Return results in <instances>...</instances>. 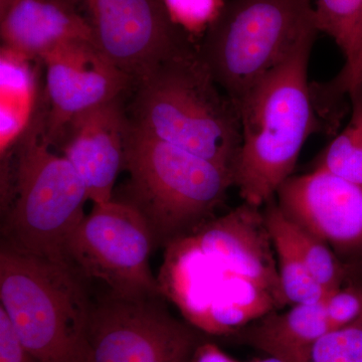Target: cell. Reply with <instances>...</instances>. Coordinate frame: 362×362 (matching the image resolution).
Masks as SVG:
<instances>
[{
    "label": "cell",
    "mask_w": 362,
    "mask_h": 362,
    "mask_svg": "<svg viewBox=\"0 0 362 362\" xmlns=\"http://www.w3.org/2000/svg\"><path fill=\"white\" fill-rule=\"evenodd\" d=\"M169 18L188 35H204L226 0H162Z\"/></svg>",
    "instance_id": "22"
},
{
    "label": "cell",
    "mask_w": 362,
    "mask_h": 362,
    "mask_svg": "<svg viewBox=\"0 0 362 362\" xmlns=\"http://www.w3.org/2000/svg\"><path fill=\"white\" fill-rule=\"evenodd\" d=\"M161 298L94 299L86 334V362H192L197 328L171 315Z\"/></svg>",
    "instance_id": "8"
},
{
    "label": "cell",
    "mask_w": 362,
    "mask_h": 362,
    "mask_svg": "<svg viewBox=\"0 0 362 362\" xmlns=\"http://www.w3.org/2000/svg\"><path fill=\"white\" fill-rule=\"evenodd\" d=\"M0 362H40L16 337L6 312L0 308Z\"/></svg>",
    "instance_id": "24"
},
{
    "label": "cell",
    "mask_w": 362,
    "mask_h": 362,
    "mask_svg": "<svg viewBox=\"0 0 362 362\" xmlns=\"http://www.w3.org/2000/svg\"><path fill=\"white\" fill-rule=\"evenodd\" d=\"M325 307L334 330L362 323V279L349 280L325 298Z\"/></svg>",
    "instance_id": "23"
},
{
    "label": "cell",
    "mask_w": 362,
    "mask_h": 362,
    "mask_svg": "<svg viewBox=\"0 0 362 362\" xmlns=\"http://www.w3.org/2000/svg\"><path fill=\"white\" fill-rule=\"evenodd\" d=\"M246 362H289V361H286V359L282 358V357L269 356V357H266V358L254 359V361H246Z\"/></svg>",
    "instance_id": "27"
},
{
    "label": "cell",
    "mask_w": 362,
    "mask_h": 362,
    "mask_svg": "<svg viewBox=\"0 0 362 362\" xmlns=\"http://www.w3.org/2000/svg\"><path fill=\"white\" fill-rule=\"evenodd\" d=\"M0 35L1 45L39 61L65 42H93L87 21L66 0H0Z\"/></svg>",
    "instance_id": "14"
},
{
    "label": "cell",
    "mask_w": 362,
    "mask_h": 362,
    "mask_svg": "<svg viewBox=\"0 0 362 362\" xmlns=\"http://www.w3.org/2000/svg\"><path fill=\"white\" fill-rule=\"evenodd\" d=\"M188 237L202 252L289 305L262 207L244 202L225 216L206 221Z\"/></svg>",
    "instance_id": "13"
},
{
    "label": "cell",
    "mask_w": 362,
    "mask_h": 362,
    "mask_svg": "<svg viewBox=\"0 0 362 362\" xmlns=\"http://www.w3.org/2000/svg\"><path fill=\"white\" fill-rule=\"evenodd\" d=\"M130 126L127 108L119 98L74 117L52 146L77 171L93 204L113 199Z\"/></svg>",
    "instance_id": "12"
},
{
    "label": "cell",
    "mask_w": 362,
    "mask_h": 362,
    "mask_svg": "<svg viewBox=\"0 0 362 362\" xmlns=\"http://www.w3.org/2000/svg\"><path fill=\"white\" fill-rule=\"evenodd\" d=\"M153 235L134 207L112 199L94 204L64 252L65 265L87 282L99 281L109 293L130 299L164 297L150 268Z\"/></svg>",
    "instance_id": "7"
},
{
    "label": "cell",
    "mask_w": 362,
    "mask_h": 362,
    "mask_svg": "<svg viewBox=\"0 0 362 362\" xmlns=\"http://www.w3.org/2000/svg\"><path fill=\"white\" fill-rule=\"evenodd\" d=\"M82 7L93 44L134 85L163 62L192 47L162 0H66Z\"/></svg>",
    "instance_id": "9"
},
{
    "label": "cell",
    "mask_w": 362,
    "mask_h": 362,
    "mask_svg": "<svg viewBox=\"0 0 362 362\" xmlns=\"http://www.w3.org/2000/svg\"><path fill=\"white\" fill-rule=\"evenodd\" d=\"M316 35L307 37L259 78L235 104L242 145L233 170L244 202L263 207L291 177L307 138L318 131L308 83V62Z\"/></svg>",
    "instance_id": "1"
},
{
    "label": "cell",
    "mask_w": 362,
    "mask_h": 362,
    "mask_svg": "<svg viewBox=\"0 0 362 362\" xmlns=\"http://www.w3.org/2000/svg\"><path fill=\"white\" fill-rule=\"evenodd\" d=\"M359 89H362V42L356 58L345 64L341 73L330 83L328 92L331 99H334L335 96L345 93L350 95Z\"/></svg>",
    "instance_id": "25"
},
{
    "label": "cell",
    "mask_w": 362,
    "mask_h": 362,
    "mask_svg": "<svg viewBox=\"0 0 362 362\" xmlns=\"http://www.w3.org/2000/svg\"><path fill=\"white\" fill-rule=\"evenodd\" d=\"M124 170L128 178L113 199L146 221L156 247L188 237L226 201L232 171L152 137L131 122Z\"/></svg>",
    "instance_id": "4"
},
{
    "label": "cell",
    "mask_w": 362,
    "mask_h": 362,
    "mask_svg": "<svg viewBox=\"0 0 362 362\" xmlns=\"http://www.w3.org/2000/svg\"><path fill=\"white\" fill-rule=\"evenodd\" d=\"M359 266V265H358ZM359 268H361V276H362V262L361 263V266H359ZM362 279V278H361Z\"/></svg>",
    "instance_id": "28"
},
{
    "label": "cell",
    "mask_w": 362,
    "mask_h": 362,
    "mask_svg": "<svg viewBox=\"0 0 362 362\" xmlns=\"http://www.w3.org/2000/svg\"><path fill=\"white\" fill-rule=\"evenodd\" d=\"M45 139L54 146L74 117L123 98L134 81L114 65L89 40H71L45 54Z\"/></svg>",
    "instance_id": "10"
},
{
    "label": "cell",
    "mask_w": 362,
    "mask_h": 362,
    "mask_svg": "<svg viewBox=\"0 0 362 362\" xmlns=\"http://www.w3.org/2000/svg\"><path fill=\"white\" fill-rule=\"evenodd\" d=\"M47 107L25 136L0 157L1 243L64 264L66 243L85 218L87 188L45 139Z\"/></svg>",
    "instance_id": "2"
},
{
    "label": "cell",
    "mask_w": 362,
    "mask_h": 362,
    "mask_svg": "<svg viewBox=\"0 0 362 362\" xmlns=\"http://www.w3.org/2000/svg\"><path fill=\"white\" fill-rule=\"evenodd\" d=\"M319 32L334 40L346 63L354 61L362 42V0H315Z\"/></svg>",
    "instance_id": "19"
},
{
    "label": "cell",
    "mask_w": 362,
    "mask_h": 362,
    "mask_svg": "<svg viewBox=\"0 0 362 362\" xmlns=\"http://www.w3.org/2000/svg\"><path fill=\"white\" fill-rule=\"evenodd\" d=\"M269 233L277 258L281 285L288 304H312L325 299L329 293L317 282L290 243L279 233L273 230H269Z\"/></svg>",
    "instance_id": "20"
},
{
    "label": "cell",
    "mask_w": 362,
    "mask_h": 362,
    "mask_svg": "<svg viewBox=\"0 0 362 362\" xmlns=\"http://www.w3.org/2000/svg\"><path fill=\"white\" fill-rule=\"evenodd\" d=\"M283 213L340 259H362V185L313 169L291 176L277 192Z\"/></svg>",
    "instance_id": "11"
},
{
    "label": "cell",
    "mask_w": 362,
    "mask_h": 362,
    "mask_svg": "<svg viewBox=\"0 0 362 362\" xmlns=\"http://www.w3.org/2000/svg\"><path fill=\"white\" fill-rule=\"evenodd\" d=\"M318 32L311 0H226L197 52L235 105L259 78Z\"/></svg>",
    "instance_id": "6"
},
{
    "label": "cell",
    "mask_w": 362,
    "mask_h": 362,
    "mask_svg": "<svg viewBox=\"0 0 362 362\" xmlns=\"http://www.w3.org/2000/svg\"><path fill=\"white\" fill-rule=\"evenodd\" d=\"M0 308L40 362H86L94 298L70 267L0 244Z\"/></svg>",
    "instance_id": "5"
},
{
    "label": "cell",
    "mask_w": 362,
    "mask_h": 362,
    "mask_svg": "<svg viewBox=\"0 0 362 362\" xmlns=\"http://www.w3.org/2000/svg\"><path fill=\"white\" fill-rule=\"evenodd\" d=\"M192 362H242L235 361L211 342H201L195 349Z\"/></svg>",
    "instance_id": "26"
},
{
    "label": "cell",
    "mask_w": 362,
    "mask_h": 362,
    "mask_svg": "<svg viewBox=\"0 0 362 362\" xmlns=\"http://www.w3.org/2000/svg\"><path fill=\"white\" fill-rule=\"evenodd\" d=\"M275 197L264 206L268 230L280 233L290 243L326 291L330 293L341 287L351 276V266L344 263L322 240L290 220L279 206Z\"/></svg>",
    "instance_id": "17"
},
{
    "label": "cell",
    "mask_w": 362,
    "mask_h": 362,
    "mask_svg": "<svg viewBox=\"0 0 362 362\" xmlns=\"http://www.w3.org/2000/svg\"><path fill=\"white\" fill-rule=\"evenodd\" d=\"M42 62L1 45L0 49V157L30 129L45 103Z\"/></svg>",
    "instance_id": "15"
},
{
    "label": "cell",
    "mask_w": 362,
    "mask_h": 362,
    "mask_svg": "<svg viewBox=\"0 0 362 362\" xmlns=\"http://www.w3.org/2000/svg\"><path fill=\"white\" fill-rule=\"evenodd\" d=\"M274 356L289 362H362V323L331 331L305 346Z\"/></svg>",
    "instance_id": "21"
},
{
    "label": "cell",
    "mask_w": 362,
    "mask_h": 362,
    "mask_svg": "<svg viewBox=\"0 0 362 362\" xmlns=\"http://www.w3.org/2000/svg\"><path fill=\"white\" fill-rule=\"evenodd\" d=\"M333 330L324 299L317 303L292 305L284 313L272 312L240 332L247 344L275 356L305 346Z\"/></svg>",
    "instance_id": "16"
},
{
    "label": "cell",
    "mask_w": 362,
    "mask_h": 362,
    "mask_svg": "<svg viewBox=\"0 0 362 362\" xmlns=\"http://www.w3.org/2000/svg\"><path fill=\"white\" fill-rule=\"evenodd\" d=\"M350 97L351 119L317 157L314 169L362 185V89L351 93Z\"/></svg>",
    "instance_id": "18"
},
{
    "label": "cell",
    "mask_w": 362,
    "mask_h": 362,
    "mask_svg": "<svg viewBox=\"0 0 362 362\" xmlns=\"http://www.w3.org/2000/svg\"><path fill=\"white\" fill-rule=\"evenodd\" d=\"M131 122L152 137L235 170L242 145L239 112L192 45L133 87Z\"/></svg>",
    "instance_id": "3"
}]
</instances>
